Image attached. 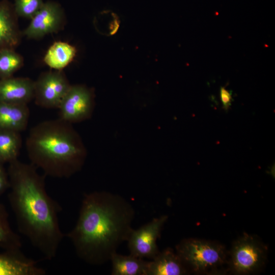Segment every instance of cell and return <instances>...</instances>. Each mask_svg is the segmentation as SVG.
Returning a JSON list of instances; mask_svg holds the SVG:
<instances>
[{"mask_svg": "<svg viewBox=\"0 0 275 275\" xmlns=\"http://www.w3.org/2000/svg\"><path fill=\"white\" fill-rule=\"evenodd\" d=\"M14 6L8 0L0 1V49L17 46L21 33Z\"/></svg>", "mask_w": 275, "mask_h": 275, "instance_id": "12", "label": "cell"}, {"mask_svg": "<svg viewBox=\"0 0 275 275\" xmlns=\"http://www.w3.org/2000/svg\"><path fill=\"white\" fill-rule=\"evenodd\" d=\"M21 144L20 132L0 129V162L4 164L18 159Z\"/></svg>", "mask_w": 275, "mask_h": 275, "instance_id": "17", "label": "cell"}, {"mask_svg": "<svg viewBox=\"0 0 275 275\" xmlns=\"http://www.w3.org/2000/svg\"><path fill=\"white\" fill-rule=\"evenodd\" d=\"M220 99L223 104V108L227 111L231 105L232 101V93L225 87H221L219 91Z\"/></svg>", "mask_w": 275, "mask_h": 275, "instance_id": "22", "label": "cell"}, {"mask_svg": "<svg viewBox=\"0 0 275 275\" xmlns=\"http://www.w3.org/2000/svg\"><path fill=\"white\" fill-rule=\"evenodd\" d=\"M34 98V81L13 76L0 79V102L28 104Z\"/></svg>", "mask_w": 275, "mask_h": 275, "instance_id": "10", "label": "cell"}, {"mask_svg": "<svg viewBox=\"0 0 275 275\" xmlns=\"http://www.w3.org/2000/svg\"><path fill=\"white\" fill-rule=\"evenodd\" d=\"M113 275H147L149 261L130 254L113 253L111 257Z\"/></svg>", "mask_w": 275, "mask_h": 275, "instance_id": "15", "label": "cell"}, {"mask_svg": "<svg viewBox=\"0 0 275 275\" xmlns=\"http://www.w3.org/2000/svg\"><path fill=\"white\" fill-rule=\"evenodd\" d=\"M266 257L265 246L256 237L245 234L232 246L229 261L230 268L236 274L255 273L263 266Z\"/></svg>", "mask_w": 275, "mask_h": 275, "instance_id": "5", "label": "cell"}, {"mask_svg": "<svg viewBox=\"0 0 275 275\" xmlns=\"http://www.w3.org/2000/svg\"><path fill=\"white\" fill-rule=\"evenodd\" d=\"M23 64V58L14 48L0 49V79L12 76Z\"/></svg>", "mask_w": 275, "mask_h": 275, "instance_id": "19", "label": "cell"}, {"mask_svg": "<svg viewBox=\"0 0 275 275\" xmlns=\"http://www.w3.org/2000/svg\"><path fill=\"white\" fill-rule=\"evenodd\" d=\"M31 163L45 175L68 178L79 171L86 150L71 124L60 119L42 122L30 130L25 142Z\"/></svg>", "mask_w": 275, "mask_h": 275, "instance_id": "3", "label": "cell"}, {"mask_svg": "<svg viewBox=\"0 0 275 275\" xmlns=\"http://www.w3.org/2000/svg\"><path fill=\"white\" fill-rule=\"evenodd\" d=\"M134 216L132 206L122 197L92 192L84 196L76 223L67 237L80 259L101 265L127 240Z\"/></svg>", "mask_w": 275, "mask_h": 275, "instance_id": "2", "label": "cell"}, {"mask_svg": "<svg viewBox=\"0 0 275 275\" xmlns=\"http://www.w3.org/2000/svg\"><path fill=\"white\" fill-rule=\"evenodd\" d=\"M29 116L28 104L0 102V129L20 132L26 128Z\"/></svg>", "mask_w": 275, "mask_h": 275, "instance_id": "14", "label": "cell"}, {"mask_svg": "<svg viewBox=\"0 0 275 275\" xmlns=\"http://www.w3.org/2000/svg\"><path fill=\"white\" fill-rule=\"evenodd\" d=\"M10 188V181L8 171L0 162V196Z\"/></svg>", "mask_w": 275, "mask_h": 275, "instance_id": "21", "label": "cell"}, {"mask_svg": "<svg viewBox=\"0 0 275 275\" xmlns=\"http://www.w3.org/2000/svg\"><path fill=\"white\" fill-rule=\"evenodd\" d=\"M64 13L59 4L52 1L44 2L42 7L31 19L23 35L30 39H40L56 33L63 26Z\"/></svg>", "mask_w": 275, "mask_h": 275, "instance_id": "9", "label": "cell"}, {"mask_svg": "<svg viewBox=\"0 0 275 275\" xmlns=\"http://www.w3.org/2000/svg\"><path fill=\"white\" fill-rule=\"evenodd\" d=\"M71 85L62 70L41 73L34 81L36 104L46 108H58Z\"/></svg>", "mask_w": 275, "mask_h": 275, "instance_id": "6", "label": "cell"}, {"mask_svg": "<svg viewBox=\"0 0 275 275\" xmlns=\"http://www.w3.org/2000/svg\"><path fill=\"white\" fill-rule=\"evenodd\" d=\"M45 270L21 251L0 252V275H44Z\"/></svg>", "mask_w": 275, "mask_h": 275, "instance_id": "11", "label": "cell"}, {"mask_svg": "<svg viewBox=\"0 0 275 275\" xmlns=\"http://www.w3.org/2000/svg\"><path fill=\"white\" fill-rule=\"evenodd\" d=\"M44 3L43 0H14L13 6L17 16L31 19Z\"/></svg>", "mask_w": 275, "mask_h": 275, "instance_id": "20", "label": "cell"}, {"mask_svg": "<svg viewBox=\"0 0 275 275\" xmlns=\"http://www.w3.org/2000/svg\"><path fill=\"white\" fill-rule=\"evenodd\" d=\"M167 219V215H162L136 230L132 229L127 240L130 255L153 259L159 252L156 241Z\"/></svg>", "mask_w": 275, "mask_h": 275, "instance_id": "8", "label": "cell"}, {"mask_svg": "<svg viewBox=\"0 0 275 275\" xmlns=\"http://www.w3.org/2000/svg\"><path fill=\"white\" fill-rule=\"evenodd\" d=\"M76 53L74 46L67 42H54L47 49L43 61L55 70H63L73 60Z\"/></svg>", "mask_w": 275, "mask_h": 275, "instance_id": "16", "label": "cell"}, {"mask_svg": "<svg viewBox=\"0 0 275 275\" xmlns=\"http://www.w3.org/2000/svg\"><path fill=\"white\" fill-rule=\"evenodd\" d=\"M9 163L8 197L18 229L45 259L51 260L64 237L58 216L61 207L47 194L45 175L35 166L18 159Z\"/></svg>", "mask_w": 275, "mask_h": 275, "instance_id": "1", "label": "cell"}, {"mask_svg": "<svg viewBox=\"0 0 275 275\" xmlns=\"http://www.w3.org/2000/svg\"><path fill=\"white\" fill-rule=\"evenodd\" d=\"M94 107L92 91L84 85H71L58 107L59 119L70 124L91 117Z\"/></svg>", "mask_w": 275, "mask_h": 275, "instance_id": "7", "label": "cell"}, {"mask_svg": "<svg viewBox=\"0 0 275 275\" xmlns=\"http://www.w3.org/2000/svg\"><path fill=\"white\" fill-rule=\"evenodd\" d=\"M149 261L147 275H182L187 272V267L171 248H167Z\"/></svg>", "mask_w": 275, "mask_h": 275, "instance_id": "13", "label": "cell"}, {"mask_svg": "<svg viewBox=\"0 0 275 275\" xmlns=\"http://www.w3.org/2000/svg\"><path fill=\"white\" fill-rule=\"evenodd\" d=\"M176 253L187 268L197 273L217 268L227 261L224 246L214 242L188 238L176 246Z\"/></svg>", "mask_w": 275, "mask_h": 275, "instance_id": "4", "label": "cell"}, {"mask_svg": "<svg viewBox=\"0 0 275 275\" xmlns=\"http://www.w3.org/2000/svg\"><path fill=\"white\" fill-rule=\"evenodd\" d=\"M21 246L20 237L10 226L7 211L0 203V249L3 250L20 251Z\"/></svg>", "mask_w": 275, "mask_h": 275, "instance_id": "18", "label": "cell"}]
</instances>
